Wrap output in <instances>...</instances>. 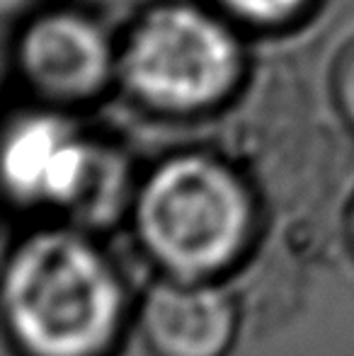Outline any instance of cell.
<instances>
[{
  "label": "cell",
  "instance_id": "cell-1",
  "mask_svg": "<svg viewBox=\"0 0 354 356\" xmlns=\"http://www.w3.org/2000/svg\"><path fill=\"white\" fill-rule=\"evenodd\" d=\"M3 308L22 356H109L129 300L97 245L71 230H44L8 259Z\"/></svg>",
  "mask_w": 354,
  "mask_h": 356
},
{
  "label": "cell",
  "instance_id": "cell-3",
  "mask_svg": "<svg viewBox=\"0 0 354 356\" xmlns=\"http://www.w3.org/2000/svg\"><path fill=\"white\" fill-rule=\"evenodd\" d=\"M131 88L156 107L199 109L231 90L238 75V44L228 29L199 8L153 10L124 54Z\"/></svg>",
  "mask_w": 354,
  "mask_h": 356
},
{
  "label": "cell",
  "instance_id": "cell-9",
  "mask_svg": "<svg viewBox=\"0 0 354 356\" xmlns=\"http://www.w3.org/2000/svg\"><path fill=\"white\" fill-rule=\"evenodd\" d=\"M347 238H350L352 252H354V202H352V207H350V213H347Z\"/></svg>",
  "mask_w": 354,
  "mask_h": 356
},
{
  "label": "cell",
  "instance_id": "cell-7",
  "mask_svg": "<svg viewBox=\"0 0 354 356\" xmlns=\"http://www.w3.org/2000/svg\"><path fill=\"white\" fill-rule=\"evenodd\" d=\"M223 3L243 17L257 19V22H274V19L296 13L306 0H223Z\"/></svg>",
  "mask_w": 354,
  "mask_h": 356
},
{
  "label": "cell",
  "instance_id": "cell-2",
  "mask_svg": "<svg viewBox=\"0 0 354 356\" xmlns=\"http://www.w3.org/2000/svg\"><path fill=\"white\" fill-rule=\"evenodd\" d=\"M255 228L250 192L204 155L163 163L136 202V233L151 259L179 282H209L246 254Z\"/></svg>",
  "mask_w": 354,
  "mask_h": 356
},
{
  "label": "cell",
  "instance_id": "cell-6",
  "mask_svg": "<svg viewBox=\"0 0 354 356\" xmlns=\"http://www.w3.org/2000/svg\"><path fill=\"white\" fill-rule=\"evenodd\" d=\"M22 66L44 92L81 97L109 71V44L88 17L56 13L37 19L22 39Z\"/></svg>",
  "mask_w": 354,
  "mask_h": 356
},
{
  "label": "cell",
  "instance_id": "cell-4",
  "mask_svg": "<svg viewBox=\"0 0 354 356\" xmlns=\"http://www.w3.org/2000/svg\"><path fill=\"white\" fill-rule=\"evenodd\" d=\"M3 168L8 189L22 202L92 207L104 182L92 148L54 117L22 119L8 136Z\"/></svg>",
  "mask_w": 354,
  "mask_h": 356
},
{
  "label": "cell",
  "instance_id": "cell-5",
  "mask_svg": "<svg viewBox=\"0 0 354 356\" xmlns=\"http://www.w3.org/2000/svg\"><path fill=\"white\" fill-rule=\"evenodd\" d=\"M138 323L156 356H223L236 337V305L209 282L156 284L143 296Z\"/></svg>",
  "mask_w": 354,
  "mask_h": 356
},
{
  "label": "cell",
  "instance_id": "cell-8",
  "mask_svg": "<svg viewBox=\"0 0 354 356\" xmlns=\"http://www.w3.org/2000/svg\"><path fill=\"white\" fill-rule=\"evenodd\" d=\"M340 95H342V102H345V109L350 114V119L354 122V51L347 58L345 68L340 73Z\"/></svg>",
  "mask_w": 354,
  "mask_h": 356
}]
</instances>
